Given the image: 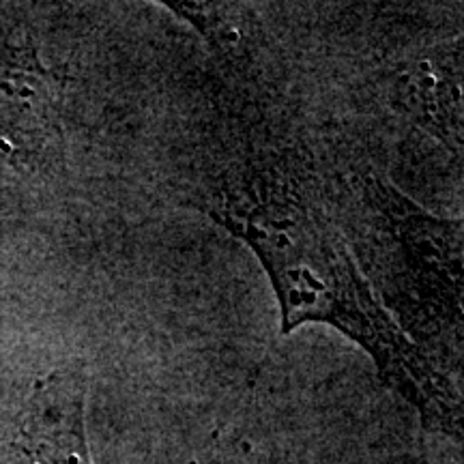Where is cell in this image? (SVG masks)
<instances>
[{
  "mask_svg": "<svg viewBox=\"0 0 464 464\" xmlns=\"http://www.w3.org/2000/svg\"><path fill=\"white\" fill-rule=\"evenodd\" d=\"M218 218L263 263L280 305L282 334L307 323L332 324L372 357L382 382L415 406L426 430L462 439L460 392L406 338L321 213L271 198L224 208Z\"/></svg>",
  "mask_w": 464,
  "mask_h": 464,
  "instance_id": "6da1fadb",
  "label": "cell"
},
{
  "mask_svg": "<svg viewBox=\"0 0 464 464\" xmlns=\"http://www.w3.org/2000/svg\"><path fill=\"white\" fill-rule=\"evenodd\" d=\"M82 365L54 370L17 406L0 409V464H92Z\"/></svg>",
  "mask_w": 464,
  "mask_h": 464,
  "instance_id": "7a4b0ae2",
  "label": "cell"
},
{
  "mask_svg": "<svg viewBox=\"0 0 464 464\" xmlns=\"http://www.w3.org/2000/svg\"><path fill=\"white\" fill-rule=\"evenodd\" d=\"M58 131L48 73L26 58H0V155L31 164Z\"/></svg>",
  "mask_w": 464,
  "mask_h": 464,
  "instance_id": "3957f363",
  "label": "cell"
}]
</instances>
